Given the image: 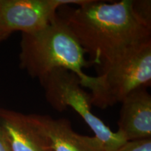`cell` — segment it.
<instances>
[{"instance_id": "9", "label": "cell", "mask_w": 151, "mask_h": 151, "mask_svg": "<svg viewBox=\"0 0 151 151\" xmlns=\"http://www.w3.org/2000/svg\"><path fill=\"white\" fill-rule=\"evenodd\" d=\"M116 151H151V138L128 141Z\"/></svg>"}, {"instance_id": "5", "label": "cell", "mask_w": 151, "mask_h": 151, "mask_svg": "<svg viewBox=\"0 0 151 151\" xmlns=\"http://www.w3.org/2000/svg\"><path fill=\"white\" fill-rule=\"evenodd\" d=\"M61 0H0V29L5 39L14 32L31 33L53 21Z\"/></svg>"}, {"instance_id": "2", "label": "cell", "mask_w": 151, "mask_h": 151, "mask_svg": "<svg viewBox=\"0 0 151 151\" xmlns=\"http://www.w3.org/2000/svg\"><path fill=\"white\" fill-rule=\"evenodd\" d=\"M86 52L67 25L58 17L42 29L22 33L20 66L33 78H41L56 69H65L75 73L81 86L90 91L96 84L95 76L83 71L90 64Z\"/></svg>"}, {"instance_id": "10", "label": "cell", "mask_w": 151, "mask_h": 151, "mask_svg": "<svg viewBox=\"0 0 151 151\" xmlns=\"http://www.w3.org/2000/svg\"><path fill=\"white\" fill-rule=\"evenodd\" d=\"M0 151H8L4 139L2 132L0 127Z\"/></svg>"}, {"instance_id": "7", "label": "cell", "mask_w": 151, "mask_h": 151, "mask_svg": "<svg viewBox=\"0 0 151 151\" xmlns=\"http://www.w3.org/2000/svg\"><path fill=\"white\" fill-rule=\"evenodd\" d=\"M121 103L118 131L126 141L151 138V96L146 88L134 90Z\"/></svg>"}, {"instance_id": "6", "label": "cell", "mask_w": 151, "mask_h": 151, "mask_svg": "<svg viewBox=\"0 0 151 151\" xmlns=\"http://www.w3.org/2000/svg\"><path fill=\"white\" fill-rule=\"evenodd\" d=\"M0 127L8 151H52L35 114L0 107Z\"/></svg>"}, {"instance_id": "4", "label": "cell", "mask_w": 151, "mask_h": 151, "mask_svg": "<svg viewBox=\"0 0 151 151\" xmlns=\"http://www.w3.org/2000/svg\"><path fill=\"white\" fill-rule=\"evenodd\" d=\"M49 104L58 111L70 107L78 113L94 133L104 151H116L127 141L121 132H113L92 111L91 95L75 73L56 69L39 79Z\"/></svg>"}, {"instance_id": "1", "label": "cell", "mask_w": 151, "mask_h": 151, "mask_svg": "<svg viewBox=\"0 0 151 151\" xmlns=\"http://www.w3.org/2000/svg\"><path fill=\"white\" fill-rule=\"evenodd\" d=\"M58 16L90 56V64L108 63L128 48L151 39V22L137 12L135 0H89Z\"/></svg>"}, {"instance_id": "11", "label": "cell", "mask_w": 151, "mask_h": 151, "mask_svg": "<svg viewBox=\"0 0 151 151\" xmlns=\"http://www.w3.org/2000/svg\"><path fill=\"white\" fill-rule=\"evenodd\" d=\"M4 40H5V38H4V36H3L2 33H1V29H0V42H1V41H4Z\"/></svg>"}, {"instance_id": "3", "label": "cell", "mask_w": 151, "mask_h": 151, "mask_svg": "<svg viewBox=\"0 0 151 151\" xmlns=\"http://www.w3.org/2000/svg\"><path fill=\"white\" fill-rule=\"evenodd\" d=\"M91 91L92 105L101 109L112 106L132 91L151 85V39L128 48L99 67Z\"/></svg>"}, {"instance_id": "8", "label": "cell", "mask_w": 151, "mask_h": 151, "mask_svg": "<svg viewBox=\"0 0 151 151\" xmlns=\"http://www.w3.org/2000/svg\"><path fill=\"white\" fill-rule=\"evenodd\" d=\"M35 116L50 141L52 151H104L94 137L80 135L73 131L67 119Z\"/></svg>"}]
</instances>
